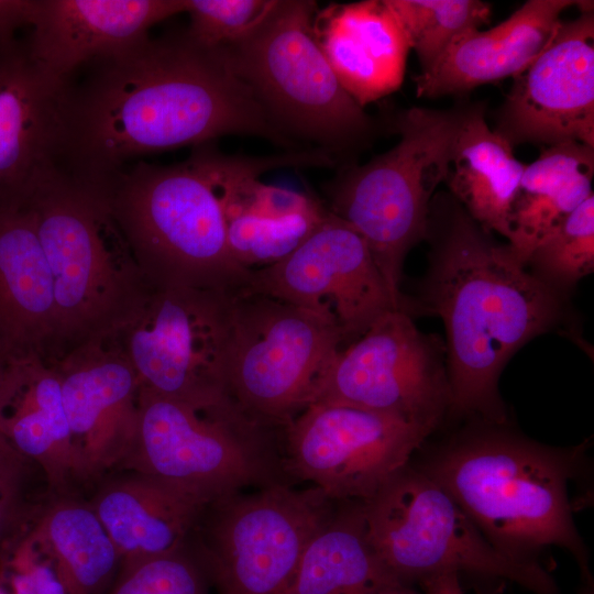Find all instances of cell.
<instances>
[{"instance_id": "1", "label": "cell", "mask_w": 594, "mask_h": 594, "mask_svg": "<svg viewBox=\"0 0 594 594\" xmlns=\"http://www.w3.org/2000/svg\"><path fill=\"white\" fill-rule=\"evenodd\" d=\"M96 63L85 84L70 87L59 163L80 182L99 183L140 155L223 135L293 145L222 47L201 45L187 31L147 35Z\"/></svg>"}, {"instance_id": "2", "label": "cell", "mask_w": 594, "mask_h": 594, "mask_svg": "<svg viewBox=\"0 0 594 594\" xmlns=\"http://www.w3.org/2000/svg\"><path fill=\"white\" fill-rule=\"evenodd\" d=\"M433 240L424 306L446 330L449 408L505 419L497 384L513 354L558 321L560 293L497 244L451 196Z\"/></svg>"}, {"instance_id": "3", "label": "cell", "mask_w": 594, "mask_h": 594, "mask_svg": "<svg viewBox=\"0 0 594 594\" xmlns=\"http://www.w3.org/2000/svg\"><path fill=\"white\" fill-rule=\"evenodd\" d=\"M571 455L503 431L462 439L424 472L439 483L498 550L528 553L560 546L588 575L568 496Z\"/></svg>"}, {"instance_id": "4", "label": "cell", "mask_w": 594, "mask_h": 594, "mask_svg": "<svg viewBox=\"0 0 594 594\" xmlns=\"http://www.w3.org/2000/svg\"><path fill=\"white\" fill-rule=\"evenodd\" d=\"M94 185L151 285L246 287L251 271L230 253L219 195L194 154L176 165L139 162Z\"/></svg>"}, {"instance_id": "5", "label": "cell", "mask_w": 594, "mask_h": 594, "mask_svg": "<svg viewBox=\"0 0 594 594\" xmlns=\"http://www.w3.org/2000/svg\"><path fill=\"white\" fill-rule=\"evenodd\" d=\"M317 12L315 1L274 0L249 34L220 47L284 134L348 155L380 127L331 69L315 33Z\"/></svg>"}, {"instance_id": "6", "label": "cell", "mask_w": 594, "mask_h": 594, "mask_svg": "<svg viewBox=\"0 0 594 594\" xmlns=\"http://www.w3.org/2000/svg\"><path fill=\"white\" fill-rule=\"evenodd\" d=\"M282 428L232 398L194 406L140 387L133 436L117 471L150 477L206 508L250 485L275 483L271 454Z\"/></svg>"}, {"instance_id": "7", "label": "cell", "mask_w": 594, "mask_h": 594, "mask_svg": "<svg viewBox=\"0 0 594 594\" xmlns=\"http://www.w3.org/2000/svg\"><path fill=\"white\" fill-rule=\"evenodd\" d=\"M459 108L413 107L398 113L395 146L363 165L349 163L327 185V209L364 239L394 296L405 257L428 238L431 198L444 183Z\"/></svg>"}, {"instance_id": "8", "label": "cell", "mask_w": 594, "mask_h": 594, "mask_svg": "<svg viewBox=\"0 0 594 594\" xmlns=\"http://www.w3.org/2000/svg\"><path fill=\"white\" fill-rule=\"evenodd\" d=\"M54 286L56 334L99 337L136 308L129 297V245L101 190L59 167L23 199Z\"/></svg>"}, {"instance_id": "9", "label": "cell", "mask_w": 594, "mask_h": 594, "mask_svg": "<svg viewBox=\"0 0 594 594\" xmlns=\"http://www.w3.org/2000/svg\"><path fill=\"white\" fill-rule=\"evenodd\" d=\"M362 507L374 551L402 584L466 572L512 581L536 594L557 593L554 580L538 562L498 550L424 471L407 464Z\"/></svg>"}, {"instance_id": "10", "label": "cell", "mask_w": 594, "mask_h": 594, "mask_svg": "<svg viewBox=\"0 0 594 594\" xmlns=\"http://www.w3.org/2000/svg\"><path fill=\"white\" fill-rule=\"evenodd\" d=\"M343 338L330 320L287 301L242 290L231 299L224 352L229 396L284 427L314 402Z\"/></svg>"}, {"instance_id": "11", "label": "cell", "mask_w": 594, "mask_h": 594, "mask_svg": "<svg viewBox=\"0 0 594 594\" xmlns=\"http://www.w3.org/2000/svg\"><path fill=\"white\" fill-rule=\"evenodd\" d=\"M332 503L316 487L298 491L275 482L208 506L198 553L217 594H287Z\"/></svg>"}, {"instance_id": "12", "label": "cell", "mask_w": 594, "mask_h": 594, "mask_svg": "<svg viewBox=\"0 0 594 594\" xmlns=\"http://www.w3.org/2000/svg\"><path fill=\"white\" fill-rule=\"evenodd\" d=\"M233 294L182 285H152V293L120 328L121 353L140 387L194 406L231 397L224 352Z\"/></svg>"}, {"instance_id": "13", "label": "cell", "mask_w": 594, "mask_h": 594, "mask_svg": "<svg viewBox=\"0 0 594 594\" xmlns=\"http://www.w3.org/2000/svg\"><path fill=\"white\" fill-rule=\"evenodd\" d=\"M312 403L396 415L435 429L450 403L444 342L422 333L406 310H391L338 352Z\"/></svg>"}, {"instance_id": "14", "label": "cell", "mask_w": 594, "mask_h": 594, "mask_svg": "<svg viewBox=\"0 0 594 594\" xmlns=\"http://www.w3.org/2000/svg\"><path fill=\"white\" fill-rule=\"evenodd\" d=\"M432 430L396 415L312 403L283 428L285 466L331 501L364 502Z\"/></svg>"}, {"instance_id": "15", "label": "cell", "mask_w": 594, "mask_h": 594, "mask_svg": "<svg viewBox=\"0 0 594 594\" xmlns=\"http://www.w3.org/2000/svg\"><path fill=\"white\" fill-rule=\"evenodd\" d=\"M243 290L287 301L332 321L342 334L343 348L391 310L411 315L409 306L389 289L361 234L329 210L288 256L251 271Z\"/></svg>"}, {"instance_id": "16", "label": "cell", "mask_w": 594, "mask_h": 594, "mask_svg": "<svg viewBox=\"0 0 594 594\" xmlns=\"http://www.w3.org/2000/svg\"><path fill=\"white\" fill-rule=\"evenodd\" d=\"M560 21L538 57L520 74L496 112L494 131L513 147L579 142L594 147V11Z\"/></svg>"}, {"instance_id": "17", "label": "cell", "mask_w": 594, "mask_h": 594, "mask_svg": "<svg viewBox=\"0 0 594 594\" xmlns=\"http://www.w3.org/2000/svg\"><path fill=\"white\" fill-rule=\"evenodd\" d=\"M69 90L37 66L28 43L0 41V206L59 167Z\"/></svg>"}, {"instance_id": "18", "label": "cell", "mask_w": 594, "mask_h": 594, "mask_svg": "<svg viewBox=\"0 0 594 594\" xmlns=\"http://www.w3.org/2000/svg\"><path fill=\"white\" fill-rule=\"evenodd\" d=\"M186 9V0H35L26 43L37 66L68 82L84 63L139 43Z\"/></svg>"}, {"instance_id": "19", "label": "cell", "mask_w": 594, "mask_h": 594, "mask_svg": "<svg viewBox=\"0 0 594 594\" xmlns=\"http://www.w3.org/2000/svg\"><path fill=\"white\" fill-rule=\"evenodd\" d=\"M82 481L117 471L134 430L139 377L119 353H88L58 370Z\"/></svg>"}, {"instance_id": "20", "label": "cell", "mask_w": 594, "mask_h": 594, "mask_svg": "<svg viewBox=\"0 0 594 594\" xmlns=\"http://www.w3.org/2000/svg\"><path fill=\"white\" fill-rule=\"evenodd\" d=\"M0 436L55 491L82 481L62 398L61 374L31 354L0 363Z\"/></svg>"}, {"instance_id": "21", "label": "cell", "mask_w": 594, "mask_h": 594, "mask_svg": "<svg viewBox=\"0 0 594 594\" xmlns=\"http://www.w3.org/2000/svg\"><path fill=\"white\" fill-rule=\"evenodd\" d=\"M572 0H528L494 28L459 35L436 65L414 80L417 97L466 92L515 77L542 52Z\"/></svg>"}, {"instance_id": "22", "label": "cell", "mask_w": 594, "mask_h": 594, "mask_svg": "<svg viewBox=\"0 0 594 594\" xmlns=\"http://www.w3.org/2000/svg\"><path fill=\"white\" fill-rule=\"evenodd\" d=\"M314 23L331 69L361 107L402 86L410 48L385 0L332 4Z\"/></svg>"}, {"instance_id": "23", "label": "cell", "mask_w": 594, "mask_h": 594, "mask_svg": "<svg viewBox=\"0 0 594 594\" xmlns=\"http://www.w3.org/2000/svg\"><path fill=\"white\" fill-rule=\"evenodd\" d=\"M89 505L116 547L120 565L185 548L205 510L133 472L107 480Z\"/></svg>"}, {"instance_id": "24", "label": "cell", "mask_w": 594, "mask_h": 594, "mask_svg": "<svg viewBox=\"0 0 594 594\" xmlns=\"http://www.w3.org/2000/svg\"><path fill=\"white\" fill-rule=\"evenodd\" d=\"M484 113L482 103L459 108L444 183L484 231H495L508 241L512 207L526 164L490 128Z\"/></svg>"}, {"instance_id": "25", "label": "cell", "mask_w": 594, "mask_h": 594, "mask_svg": "<svg viewBox=\"0 0 594 594\" xmlns=\"http://www.w3.org/2000/svg\"><path fill=\"white\" fill-rule=\"evenodd\" d=\"M0 332L16 345L56 334L53 279L24 200L0 206Z\"/></svg>"}, {"instance_id": "26", "label": "cell", "mask_w": 594, "mask_h": 594, "mask_svg": "<svg viewBox=\"0 0 594 594\" xmlns=\"http://www.w3.org/2000/svg\"><path fill=\"white\" fill-rule=\"evenodd\" d=\"M594 147L564 142L525 166L510 213L508 245L526 266L534 249L593 195Z\"/></svg>"}, {"instance_id": "27", "label": "cell", "mask_w": 594, "mask_h": 594, "mask_svg": "<svg viewBox=\"0 0 594 594\" xmlns=\"http://www.w3.org/2000/svg\"><path fill=\"white\" fill-rule=\"evenodd\" d=\"M402 586L367 538L362 502L348 501L308 541L287 594H388Z\"/></svg>"}, {"instance_id": "28", "label": "cell", "mask_w": 594, "mask_h": 594, "mask_svg": "<svg viewBox=\"0 0 594 594\" xmlns=\"http://www.w3.org/2000/svg\"><path fill=\"white\" fill-rule=\"evenodd\" d=\"M32 534L53 557L68 594H102L120 556L89 503L58 498L36 516Z\"/></svg>"}, {"instance_id": "29", "label": "cell", "mask_w": 594, "mask_h": 594, "mask_svg": "<svg viewBox=\"0 0 594 594\" xmlns=\"http://www.w3.org/2000/svg\"><path fill=\"white\" fill-rule=\"evenodd\" d=\"M399 23L421 72H429L461 34L479 29L491 15L480 0H385Z\"/></svg>"}, {"instance_id": "30", "label": "cell", "mask_w": 594, "mask_h": 594, "mask_svg": "<svg viewBox=\"0 0 594 594\" xmlns=\"http://www.w3.org/2000/svg\"><path fill=\"white\" fill-rule=\"evenodd\" d=\"M322 204L280 219L234 216L226 218L228 246L233 260L254 271L274 265L294 252L323 221Z\"/></svg>"}, {"instance_id": "31", "label": "cell", "mask_w": 594, "mask_h": 594, "mask_svg": "<svg viewBox=\"0 0 594 594\" xmlns=\"http://www.w3.org/2000/svg\"><path fill=\"white\" fill-rule=\"evenodd\" d=\"M528 265L531 274L559 293L593 272L594 195L534 249Z\"/></svg>"}, {"instance_id": "32", "label": "cell", "mask_w": 594, "mask_h": 594, "mask_svg": "<svg viewBox=\"0 0 594 594\" xmlns=\"http://www.w3.org/2000/svg\"><path fill=\"white\" fill-rule=\"evenodd\" d=\"M209 578L198 551L185 548L121 564L109 594H208Z\"/></svg>"}, {"instance_id": "33", "label": "cell", "mask_w": 594, "mask_h": 594, "mask_svg": "<svg viewBox=\"0 0 594 594\" xmlns=\"http://www.w3.org/2000/svg\"><path fill=\"white\" fill-rule=\"evenodd\" d=\"M274 0H186L188 34L208 47L232 44L249 34Z\"/></svg>"}, {"instance_id": "34", "label": "cell", "mask_w": 594, "mask_h": 594, "mask_svg": "<svg viewBox=\"0 0 594 594\" xmlns=\"http://www.w3.org/2000/svg\"><path fill=\"white\" fill-rule=\"evenodd\" d=\"M0 561V594H68L53 557L31 527Z\"/></svg>"}, {"instance_id": "35", "label": "cell", "mask_w": 594, "mask_h": 594, "mask_svg": "<svg viewBox=\"0 0 594 594\" xmlns=\"http://www.w3.org/2000/svg\"><path fill=\"white\" fill-rule=\"evenodd\" d=\"M19 483L15 479L0 474V558L23 537L35 520L20 499Z\"/></svg>"}, {"instance_id": "36", "label": "cell", "mask_w": 594, "mask_h": 594, "mask_svg": "<svg viewBox=\"0 0 594 594\" xmlns=\"http://www.w3.org/2000/svg\"><path fill=\"white\" fill-rule=\"evenodd\" d=\"M35 0H0V41L12 40L15 31L30 25Z\"/></svg>"}, {"instance_id": "37", "label": "cell", "mask_w": 594, "mask_h": 594, "mask_svg": "<svg viewBox=\"0 0 594 594\" xmlns=\"http://www.w3.org/2000/svg\"><path fill=\"white\" fill-rule=\"evenodd\" d=\"M26 464L0 436V474L20 481Z\"/></svg>"}, {"instance_id": "38", "label": "cell", "mask_w": 594, "mask_h": 594, "mask_svg": "<svg viewBox=\"0 0 594 594\" xmlns=\"http://www.w3.org/2000/svg\"><path fill=\"white\" fill-rule=\"evenodd\" d=\"M422 583L426 594H462L457 573L436 575Z\"/></svg>"}, {"instance_id": "39", "label": "cell", "mask_w": 594, "mask_h": 594, "mask_svg": "<svg viewBox=\"0 0 594 594\" xmlns=\"http://www.w3.org/2000/svg\"><path fill=\"white\" fill-rule=\"evenodd\" d=\"M582 594H593L590 590L583 592Z\"/></svg>"}, {"instance_id": "40", "label": "cell", "mask_w": 594, "mask_h": 594, "mask_svg": "<svg viewBox=\"0 0 594 594\" xmlns=\"http://www.w3.org/2000/svg\"><path fill=\"white\" fill-rule=\"evenodd\" d=\"M388 594H398V593H397V591H394V592H391V593H388Z\"/></svg>"}]
</instances>
